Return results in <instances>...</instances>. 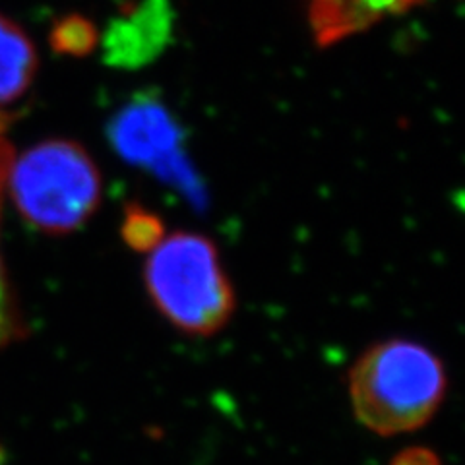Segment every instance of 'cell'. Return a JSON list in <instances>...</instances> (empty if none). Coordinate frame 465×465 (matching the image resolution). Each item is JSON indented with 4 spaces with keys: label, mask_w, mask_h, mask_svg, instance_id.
<instances>
[{
    "label": "cell",
    "mask_w": 465,
    "mask_h": 465,
    "mask_svg": "<svg viewBox=\"0 0 465 465\" xmlns=\"http://www.w3.org/2000/svg\"><path fill=\"white\" fill-rule=\"evenodd\" d=\"M446 388L442 361L410 340L369 347L349 372V400L357 420L382 436L427 425L439 411Z\"/></svg>",
    "instance_id": "cell-1"
},
{
    "label": "cell",
    "mask_w": 465,
    "mask_h": 465,
    "mask_svg": "<svg viewBox=\"0 0 465 465\" xmlns=\"http://www.w3.org/2000/svg\"><path fill=\"white\" fill-rule=\"evenodd\" d=\"M145 291L171 326L213 336L235 312V291L212 239L193 231L165 235L143 266Z\"/></svg>",
    "instance_id": "cell-2"
},
{
    "label": "cell",
    "mask_w": 465,
    "mask_h": 465,
    "mask_svg": "<svg viewBox=\"0 0 465 465\" xmlns=\"http://www.w3.org/2000/svg\"><path fill=\"white\" fill-rule=\"evenodd\" d=\"M24 220L49 235H66L87 223L101 203V174L72 140H47L14 159L8 183Z\"/></svg>",
    "instance_id": "cell-3"
},
{
    "label": "cell",
    "mask_w": 465,
    "mask_h": 465,
    "mask_svg": "<svg viewBox=\"0 0 465 465\" xmlns=\"http://www.w3.org/2000/svg\"><path fill=\"white\" fill-rule=\"evenodd\" d=\"M109 138L126 162L165 171L179 157L183 134L165 105L155 97H138L113 116Z\"/></svg>",
    "instance_id": "cell-4"
},
{
    "label": "cell",
    "mask_w": 465,
    "mask_h": 465,
    "mask_svg": "<svg viewBox=\"0 0 465 465\" xmlns=\"http://www.w3.org/2000/svg\"><path fill=\"white\" fill-rule=\"evenodd\" d=\"M420 3L423 0H311V25L320 45L330 47Z\"/></svg>",
    "instance_id": "cell-5"
},
{
    "label": "cell",
    "mask_w": 465,
    "mask_h": 465,
    "mask_svg": "<svg viewBox=\"0 0 465 465\" xmlns=\"http://www.w3.org/2000/svg\"><path fill=\"white\" fill-rule=\"evenodd\" d=\"M169 34V16L159 3L142 6L133 18L116 22L107 35V58L113 64L138 66L162 49Z\"/></svg>",
    "instance_id": "cell-6"
},
{
    "label": "cell",
    "mask_w": 465,
    "mask_h": 465,
    "mask_svg": "<svg viewBox=\"0 0 465 465\" xmlns=\"http://www.w3.org/2000/svg\"><path fill=\"white\" fill-rule=\"evenodd\" d=\"M37 70L34 43L16 24L0 16V111L18 101Z\"/></svg>",
    "instance_id": "cell-7"
},
{
    "label": "cell",
    "mask_w": 465,
    "mask_h": 465,
    "mask_svg": "<svg viewBox=\"0 0 465 465\" xmlns=\"http://www.w3.org/2000/svg\"><path fill=\"white\" fill-rule=\"evenodd\" d=\"M6 126H8V116L5 111H0V203H3V191L6 188L8 173L14 162L12 145L6 138ZM20 331H22V322L16 311V302H14L12 291L8 285L3 254H0V349L16 340L20 336Z\"/></svg>",
    "instance_id": "cell-8"
},
{
    "label": "cell",
    "mask_w": 465,
    "mask_h": 465,
    "mask_svg": "<svg viewBox=\"0 0 465 465\" xmlns=\"http://www.w3.org/2000/svg\"><path fill=\"white\" fill-rule=\"evenodd\" d=\"M121 237L128 249L136 252H152L165 239V225L155 212L133 202L126 203L124 208Z\"/></svg>",
    "instance_id": "cell-9"
},
{
    "label": "cell",
    "mask_w": 465,
    "mask_h": 465,
    "mask_svg": "<svg viewBox=\"0 0 465 465\" xmlns=\"http://www.w3.org/2000/svg\"><path fill=\"white\" fill-rule=\"evenodd\" d=\"M54 39H56L58 49L64 53H72V54H85V53H90L92 47L95 45L94 27L84 20L64 22L61 27L56 29Z\"/></svg>",
    "instance_id": "cell-10"
}]
</instances>
